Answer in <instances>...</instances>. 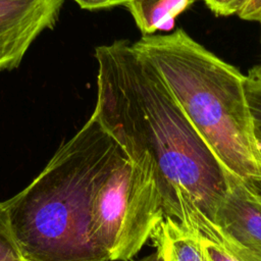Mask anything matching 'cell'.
<instances>
[{
	"label": "cell",
	"instance_id": "cell-2",
	"mask_svg": "<svg viewBox=\"0 0 261 261\" xmlns=\"http://www.w3.org/2000/svg\"><path fill=\"white\" fill-rule=\"evenodd\" d=\"M119 146L92 114L29 186L3 202L29 261H110L91 237V204Z\"/></svg>",
	"mask_w": 261,
	"mask_h": 261
},
{
	"label": "cell",
	"instance_id": "cell-3",
	"mask_svg": "<svg viewBox=\"0 0 261 261\" xmlns=\"http://www.w3.org/2000/svg\"><path fill=\"white\" fill-rule=\"evenodd\" d=\"M133 47L156 69L221 167L243 180L261 181L245 75L182 29L143 36Z\"/></svg>",
	"mask_w": 261,
	"mask_h": 261
},
{
	"label": "cell",
	"instance_id": "cell-6",
	"mask_svg": "<svg viewBox=\"0 0 261 261\" xmlns=\"http://www.w3.org/2000/svg\"><path fill=\"white\" fill-rule=\"evenodd\" d=\"M165 216L195 231L212 261H261V250L233 237L181 193L173 196Z\"/></svg>",
	"mask_w": 261,
	"mask_h": 261
},
{
	"label": "cell",
	"instance_id": "cell-14",
	"mask_svg": "<svg viewBox=\"0 0 261 261\" xmlns=\"http://www.w3.org/2000/svg\"><path fill=\"white\" fill-rule=\"evenodd\" d=\"M239 15L245 20L259 21L261 18V0H249Z\"/></svg>",
	"mask_w": 261,
	"mask_h": 261
},
{
	"label": "cell",
	"instance_id": "cell-7",
	"mask_svg": "<svg viewBox=\"0 0 261 261\" xmlns=\"http://www.w3.org/2000/svg\"><path fill=\"white\" fill-rule=\"evenodd\" d=\"M222 169L226 190L213 220L240 241L261 250V203L247 181Z\"/></svg>",
	"mask_w": 261,
	"mask_h": 261
},
{
	"label": "cell",
	"instance_id": "cell-18",
	"mask_svg": "<svg viewBox=\"0 0 261 261\" xmlns=\"http://www.w3.org/2000/svg\"><path fill=\"white\" fill-rule=\"evenodd\" d=\"M259 21H260V23H261V18H260V20H259Z\"/></svg>",
	"mask_w": 261,
	"mask_h": 261
},
{
	"label": "cell",
	"instance_id": "cell-15",
	"mask_svg": "<svg viewBox=\"0 0 261 261\" xmlns=\"http://www.w3.org/2000/svg\"><path fill=\"white\" fill-rule=\"evenodd\" d=\"M129 261H134V260L132 259ZM137 261H164V258H163V255L161 254V252L156 249V251L154 253H152L140 260H137Z\"/></svg>",
	"mask_w": 261,
	"mask_h": 261
},
{
	"label": "cell",
	"instance_id": "cell-5",
	"mask_svg": "<svg viewBox=\"0 0 261 261\" xmlns=\"http://www.w3.org/2000/svg\"><path fill=\"white\" fill-rule=\"evenodd\" d=\"M64 0H0V71L18 67L35 40L55 27Z\"/></svg>",
	"mask_w": 261,
	"mask_h": 261
},
{
	"label": "cell",
	"instance_id": "cell-11",
	"mask_svg": "<svg viewBox=\"0 0 261 261\" xmlns=\"http://www.w3.org/2000/svg\"><path fill=\"white\" fill-rule=\"evenodd\" d=\"M0 261H29L15 240L3 202H0Z\"/></svg>",
	"mask_w": 261,
	"mask_h": 261
},
{
	"label": "cell",
	"instance_id": "cell-13",
	"mask_svg": "<svg viewBox=\"0 0 261 261\" xmlns=\"http://www.w3.org/2000/svg\"><path fill=\"white\" fill-rule=\"evenodd\" d=\"M79 6L87 10H97L126 5L130 0H73Z\"/></svg>",
	"mask_w": 261,
	"mask_h": 261
},
{
	"label": "cell",
	"instance_id": "cell-8",
	"mask_svg": "<svg viewBox=\"0 0 261 261\" xmlns=\"http://www.w3.org/2000/svg\"><path fill=\"white\" fill-rule=\"evenodd\" d=\"M151 240L164 261H212L195 231L172 217L164 216Z\"/></svg>",
	"mask_w": 261,
	"mask_h": 261
},
{
	"label": "cell",
	"instance_id": "cell-17",
	"mask_svg": "<svg viewBox=\"0 0 261 261\" xmlns=\"http://www.w3.org/2000/svg\"><path fill=\"white\" fill-rule=\"evenodd\" d=\"M257 145H258L259 151H260V153H261V139H257Z\"/></svg>",
	"mask_w": 261,
	"mask_h": 261
},
{
	"label": "cell",
	"instance_id": "cell-4",
	"mask_svg": "<svg viewBox=\"0 0 261 261\" xmlns=\"http://www.w3.org/2000/svg\"><path fill=\"white\" fill-rule=\"evenodd\" d=\"M120 145V144H119ZM155 166L121 145L99 180L91 204V237L110 261H129L164 218Z\"/></svg>",
	"mask_w": 261,
	"mask_h": 261
},
{
	"label": "cell",
	"instance_id": "cell-16",
	"mask_svg": "<svg viewBox=\"0 0 261 261\" xmlns=\"http://www.w3.org/2000/svg\"><path fill=\"white\" fill-rule=\"evenodd\" d=\"M247 182L251 186V188L253 189V191L255 192L257 198L261 203V181H247Z\"/></svg>",
	"mask_w": 261,
	"mask_h": 261
},
{
	"label": "cell",
	"instance_id": "cell-9",
	"mask_svg": "<svg viewBox=\"0 0 261 261\" xmlns=\"http://www.w3.org/2000/svg\"><path fill=\"white\" fill-rule=\"evenodd\" d=\"M196 0H130L125 7L143 36L153 35L177 15L188 9Z\"/></svg>",
	"mask_w": 261,
	"mask_h": 261
},
{
	"label": "cell",
	"instance_id": "cell-10",
	"mask_svg": "<svg viewBox=\"0 0 261 261\" xmlns=\"http://www.w3.org/2000/svg\"><path fill=\"white\" fill-rule=\"evenodd\" d=\"M245 87L255 135L261 139V64L252 67L245 75Z\"/></svg>",
	"mask_w": 261,
	"mask_h": 261
},
{
	"label": "cell",
	"instance_id": "cell-1",
	"mask_svg": "<svg viewBox=\"0 0 261 261\" xmlns=\"http://www.w3.org/2000/svg\"><path fill=\"white\" fill-rule=\"evenodd\" d=\"M95 58L92 114L125 150L150 157L164 212L181 193L214 219L226 190L223 169L156 69L127 40L96 47Z\"/></svg>",
	"mask_w": 261,
	"mask_h": 261
},
{
	"label": "cell",
	"instance_id": "cell-12",
	"mask_svg": "<svg viewBox=\"0 0 261 261\" xmlns=\"http://www.w3.org/2000/svg\"><path fill=\"white\" fill-rule=\"evenodd\" d=\"M249 0H205L208 8L218 16L240 13Z\"/></svg>",
	"mask_w": 261,
	"mask_h": 261
}]
</instances>
